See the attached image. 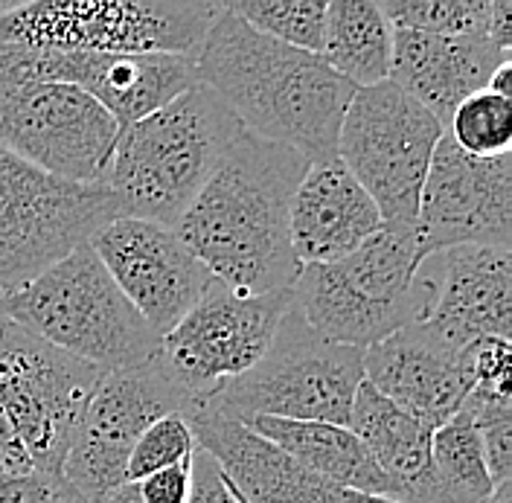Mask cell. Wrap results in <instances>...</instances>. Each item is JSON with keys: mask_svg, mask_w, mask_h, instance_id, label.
<instances>
[{"mask_svg": "<svg viewBox=\"0 0 512 503\" xmlns=\"http://www.w3.org/2000/svg\"><path fill=\"white\" fill-rule=\"evenodd\" d=\"M309 160L242 131L222 166L195 195L175 233L233 291H291L300 265L291 251V198Z\"/></svg>", "mask_w": 512, "mask_h": 503, "instance_id": "6da1fadb", "label": "cell"}, {"mask_svg": "<svg viewBox=\"0 0 512 503\" xmlns=\"http://www.w3.org/2000/svg\"><path fill=\"white\" fill-rule=\"evenodd\" d=\"M195 73L248 134L288 146L309 163L335 158L355 88L320 56L259 35L219 3Z\"/></svg>", "mask_w": 512, "mask_h": 503, "instance_id": "7a4b0ae2", "label": "cell"}, {"mask_svg": "<svg viewBox=\"0 0 512 503\" xmlns=\"http://www.w3.org/2000/svg\"><path fill=\"white\" fill-rule=\"evenodd\" d=\"M242 131L230 108L201 82L155 114L120 128L105 181L120 216L175 230Z\"/></svg>", "mask_w": 512, "mask_h": 503, "instance_id": "3957f363", "label": "cell"}, {"mask_svg": "<svg viewBox=\"0 0 512 503\" xmlns=\"http://www.w3.org/2000/svg\"><path fill=\"white\" fill-rule=\"evenodd\" d=\"M291 294L318 335L364 352L422 323L434 306L437 283L422 271L416 230L382 227L347 259L300 268Z\"/></svg>", "mask_w": 512, "mask_h": 503, "instance_id": "277c9868", "label": "cell"}, {"mask_svg": "<svg viewBox=\"0 0 512 503\" xmlns=\"http://www.w3.org/2000/svg\"><path fill=\"white\" fill-rule=\"evenodd\" d=\"M6 320L35 338L99 367H140L160 338L111 280L91 245H79L27 285L6 291Z\"/></svg>", "mask_w": 512, "mask_h": 503, "instance_id": "5b68a950", "label": "cell"}, {"mask_svg": "<svg viewBox=\"0 0 512 503\" xmlns=\"http://www.w3.org/2000/svg\"><path fill=\"white\" fill-rule=\"evenodd\" d=\"M216 15L219 3L190 0H35L0 15V47L195 59Z\"/></svg>", "mask_w": 512, "mask_h": 503, "instance_id": "8992f818", "label": "cell"}, {"mask_svg": "<svg viewBox=\"0 0 512 503\" xmlns=\"http://www.w3.org/2000/svg\"><path fill=\"white\" fill-rule=\"evenodd\" d=\"M361 381L364 352L326 341L291 306L268 352L204 405L242 425L256 416L347 425Z\"/></svg>", "mask_w": 512, "mask_h": 503, "instance_id": "52a82bcc", "label": "cell"}, {"mask_svg": "<svg viewBox=\"0 0 512 503\" xmlns=\"http://www.w3.org/2000/svg\"><path fill=\"white\" fill-rule=\"evenodd\" d=\"M446 128L390 79L352 96L335 158L376 201L387 230H416L419 195Z\"/></svg>", "mask_w": 512, "mask_h": 503, "instance_id": "ba28073f", "label": "cell"}, {"mask_svg": "<svg viewBox=\"0 0 512 503\" xmlns=\"http://www.w3.org/2000/svg\"><path fill=\"white\" fill-rule=\"evenodd\" d=\"M120 123L64 82L0 76V149L32 169L82 187H105Z\"/></svg>", "mask_w": 512, "mask_h": 503, "instance_id": "9c48e42d", "label": "cell"}, {"mask_svg": "<svg viewBox=\"0 0 512 503\" xmlns=\"http://www.w3.org/2000/svg\"><path fill=\"white\" fill-rule=\"evenodd\" d=\"M120 219L108 187H82L0 149V288L15 291Z\"/></svg>", "mask_w": 512, "mask_h": 503, "instance_id": "30bf717a", "label": "cell"}, {"mask_svg": "<svg viewBox=\"0 0 512 503\" xmlns=\"http://www.w3.org/2000/svg\"><path fill=\"white\" fill-rule=\"evenodd\" d=\"M102 370L24 332L0 329V410L35 472H62Z\"/></svg>", "mask_w": 512, "mask_h": 503, "instance_id": "8fae6325", "label": "cell"}, {"mask_svg": "<svg viewBox=\"0 0 512 503\" xmlns=\"http://www.w3.org/2000/svg\"><path fill=\"white\" fill-rule=\"evenodd\" d=\"M198 399L175 378L163 355L140 367L105 373L64 457L62 474L94 503L126 483L131 448L166 413H190Z\"/></svg>", "mask_w": 512, "mask_h": 503, "instance_id": "7c38bea8", "label": "cell"}, {"mask_svg": "<svg viewBox=\"0 0 512 503\" xmlns=\"http://www.w3.org/2000/svg\"><path fill=\"white\" fill-rule=\"evenodd\" d=\"M291 306V291L242 294L213 280L181 323L160 338V355L175 378L204 402L268 352Z\"/></svg>", "mask_w": 512, "mask_h": 503, "instance_id": "4fadbf2b", "label": "cell"}, {"mask_svg": "<svg viewBox=\"0 0 512 503\" xmlns=\"http://www.w3.org/2000/svg\"><path fill=\"white\" fill-rule=\"evenodd\" d=\"M510 242L512 155L472 158L443 131L416 210L419 259L460 245L510 248Z\"/></svg>", "mask_w": 512, "mask_h": 503, "instance_id": "5bb4252c", "label": "cell"}, {"mask_svg": "<svg viewBox=\"0 0 512 503\" xmlns=\"http://www.w3.org/2000/svg\"><path fill=\"white\" fill-rule=\"evenodd\" d=\"M88 245L158 338L169 335L213 283L184 239L155 221L120 216Z\"/></svg>", "mask_w": 512, "mask_h": 503, "instance_id": "9a60e30c", "label": "cell"}, {"mask_svg": "<svg viewBox=\"0 0 512 503\" xmlns=\"http://www.w3.org/2000/svg\"><path fill=\"white\" fill-rule=\"evenodd\" d=\"M0 76L76 85L96 99L120 128L155 114L198 85L195 59L160 53H27L0 47Z\"/></svg>", "mask_w": 512, "mask_h": 503, "instance_id": "2e32d148", "label": "cell"}, {"mask_svg": "<svg viewBox=\"0 0 512 503\" xmlns=\"http://www.w3.org/2000/svg\"><path fill=\"white\" fill-rule=\"evenodd\" d=\"M364 381L428 431L463 408L475 387L469 346L443 341L425 323H411L364 349Z\"/></svg>", "mask_w": 512, "mask_h": 503, "instance_id": "e0dca14e", "label": "cell"}, {"mask_svg": "<svg viewBox=\"0 0 512 503\" xmlns=\"http://www.w3.org/2000/svg\"><path fill=\"white\" fill-rule=\"evenodd\" d=\"M187 422L195 445L219 463L230 486L248 503H396L352 492L306 472L277 445L204 402L187 413Z\"/></svg>", "mask_w": 512, "mask_h": 503, "instance_id": "ac0fdd59", "label": "cell"}, {"mask_svg": "<svg viewBox=\"0 0 512 503\" xmlns=\"http://www.w3.org/2000/svg\"><path fill=\"white\" fill-rule=\"evenodd\" d=\"M437 297L422 320L448 344H478L512 332V253L510 248L460 245L440 253Z\"/></svg>", "mask_w": 512, "mask_h": 503, "instance_id": "d6986e66", "label": "cell"}, {"mask_svg": "<svg viewBox=\"0 0 512 503\" xmlns=\"http://www.w3.org/2000/svg\"><path fill=\"white\" fill-rule=\"evenodd\" d=\"M291 251L300 268L347 259L382 230V213L338 158L309 163L291 198Z\"/></svg>", "mask_w": 512, "mask_h": 503, "instance_id": "ffe728a7", "label": "cell"}, {"mask_svg": "<svg viewBox=\"0 0 512 503\" xmlns=\"http://www.w3.org/2000/svg\"><path fill=\"white\" fill-rule=\"evenodd\" d=\"M504 62H512V56L489 38L393 30L390 82L414 96L446 128L454 108L466 96L486 91L492 73Z\"/></svg>", "mask_w": 512, "mask_h": 503, "instance_id": "44dd1931", "label": "cell"}, {"mask_svg": "<svg viewBox=\"0 0 512 503\" xmlns=\"http://www.w3.org/2000/svg\"><path fill=\"white\" fill-rule=\"evenodd\" d=\"M347 428L361 440L387 477V501L443 503L431 469V434L422 422L387 402L379 390L361 381Z\"/></svg>", "mask_w": 512, "mask_h": 503, "instance_id": "7402d4cb", "label": "cell"}, {"mask_svg": "<svg viewBox=\"0 0 512 503\" xmlns=\"http://www.w3.org/2000/svg\"><path fill=\"white\" fill-rule=\"evenodd\" d=\"M245 428H251L256 437L277 445L306 472L318 474L335 486L376 495V498H387L390 492L387 477L379 472L370 451L361 445V440L347 425L256 416L251 422H245Z\"/></svg>", "mask_w": 512, "mask_h": 503, "instance_id": "603a6c76", "label": "cell"}, {"mask_svg": "<svg viewBox=\"0 0 512 503\" xmlns=\"http://www.w3.org/2000/svg\"><path fill=\"white\" fill-rule=\"evenodd\" d=\"M355 91L390 79L393 27L373 0H332L326 3L320 53Z\"/></svg>", "mask_w": 512, "mask_h": 503, "instance_id": "cb8c5ba5", "label": "cell"}, {"mask_svg": "<svg viewBox=\"0 0 512 503\" xmlns=\"http://www.w3.org/2000/svg\"><path fill=\"white\" fill-rule=\"evenodd\" d=\"M431 469L443 503H483L495 489L478 428L466 413H454L431 434Z\"/></svg>", "mask_w": 512, "mask_h": 503, "instance_id": "d4e9b609", "label": "cell"}, {"mask_svg": "<svg viewBox=\"0 0 512 503\" xmlns=\"http://www.w3.org/2000/svg\"><path fill=\"white\" fill-rule=\"evenodd\" d=\"M495 0H382L379 9L393 30L448 35V38H489L492 41Z\"/></svg>", "mask_w": 512, "mask_h": 503, "instance_id": "484cf974", "label": "cell"}, {"mask_svg": "<svg viewBox=\"0 0 512 503\" xmlns=\"http://www.w3.org/2000/svg\"><path fill=\"white\" fill-rule=\"evenodd\" d=\"M224 9L265 38L303 53H320L326 21L323 0H227Z\"/></svg>", "mask_w": 512, "mask_h": 503, "instance_id": "4316f807", "label": "cell"}, {"mask_svg": "<svg viewBox=\"0 0 512 503\" xmlns=\"http://www.w3.org/2000/svg\"><path fill=\"white\" fill-rule=\"evenodd\" d=\"M446 134L457 149L472 158H504L512 149V102L510 96L478 91L466 96L451 120Z\"/></svg>", "mask_w": 512, "mask_h": 503, "instance_id": "83f0119b", "label": "cell"}, {"mask_svg": "<svg viewBox=\"0 0 512 503\" xmlns=\"http://www.w3.org/2000/svg\"><path fill=\"white\" fill-rule=\"evenodd\" d=\"M195 454V437L184 413H166L163 419L152 422L137 445L131 448L126 466V483H137L149 474L163 472L169 466L190 463Z\"/></svg>", "mask_w": 512, "mask_h": 503, "instance_id": "f1b7e54d", "label": "cell"}, {"mask_svg": "<svg viewBox=\"0 0 512 503\" xmlns=\"http://www.w3.org/2000/svg\"><path fill=\"white\" fill-rule=\"evenodd\" d=\"M0 503H94L62 472H30L0 483Z\"/></svg>", "mask_w": 512, "mask_h": 503, "instance_id": "f546056e", "label": "cell"}, {"mask_svg": "<svg viewBox=\"0 0 512 503\" xmlns=\"http://www.w3.org/2000/svg\"><path fill=\"white\" fill-rule=\"evenodd\" d=\"M469 355H472L475 390L492 393V396H512V349L507 338H483L469 346Z\"/></svg>", "mask_w": 512, "mask_h": 503, "instance_id": "4dcf8cb0", "label": "cell"}, {"mask_svg": "<svg viewBox=\"0 0 512 503\" xmlns=\"http://www.w3.org/2000/svg\"><path fill=\"white\" fill-rule=\"evenodd\" d=\"M190 503H248L224 477L219 463L195 445L192 454V492Z\"/></svg>", "mask_w": 512, "mask_h": 503, "instance_id": "1f68e13d", "label": "cell"}, {"mask_svg": "<svg viewBox=\"0 0 512 503\" xmlns=\"http://www.w3.org/2000/svg\"><path fill=\"white\" fill-rule=\"evenodd\" d=\"M483 442V457L492 483H507L512 480V416H501L492 422L475 425Z\"/></svg>", "mask_w": 512, "mask_h": 503, "instance_id": "d6a6232c", "label": "cell"}, {"mask_svg": "<svg viewBox=\"0 0 512 503\" xmlns=\"http://www.w3.org/2000/svg\"><path fill=\"white\" fill-rule=\"evenodd\" d=\"M134 486H137V495L143 503H190L192 460L149 474V477L137 480Z\"/></svg>", "mask_w": 512, "mask_h": 503, "instance_id": "836d02e7", "label": "cell"}, {"mask_svg": "<svg viewBox=\"0 0 512 503\" xmlns=\"http://www.w3.org/2000/svg\"><path fill=\"white\" fill-rule=\"evenodd\" d=\"M30 472H35L30 454L24 451V445L18 442L12 425H9V419L0 410V483L12 480V477H24Z\"/></svg>", "mask_w": 512, "mask_h": 503, "instance_id": "e575fe53", "label": "cell"}, {"mask_svg": "<svg viewBox=\"0 0 512 503\" xmlns=\"http://www.w3.org/2000/svg\"><path fill=\"white\" fill-rule=\"evenodd\" d=\"M512 62H504L495 73H492V79H489V85H486V91H492V94L498 96H510L512 94Z\"/></svg>", "mask_w": 512, "mask_h": 503, "instance_id": "d590c367", "label": "cell"}, {"mask_svg": "<svg viewBox=\"0 0 512 503\" xmlns=\"http://www.w3.org/2000/svg\"><path fill=\"white\" fill-rule=\"evenodd\" d=\"M99 503H143L137 495V486L134 483H123L120 489H114L111 495H105Z\"/></svg>", "mask_w": 512, "mask_h": 503, "instance_id": "8d00e7d4", "label": "cell"}, {"mask_svg": "<svg viewBox=\"0 0 512 503\" xmlns=\"http://www.w3.org/2000/svg\"><path fill=\"white\" fill-rule=\"evenodd\" d=\"M483 503H512V480H507V483H498V486L492 489V495H489Z\"/></svg>", "mask_w": 512, "mask_h": 503, "instance_id": "74e56055", "label": "cell"}, {"mask_svg": "<svg viewBox=\"0 0 512 503\" xmlns=\"http://www.w3.org/2000/svg\"><path fill=\"white\" fill-rule=\"evenodd\" d=\"M3 300H6V291L0 288V329H3L6 323H9V320H6V309H3Z\"/></svg>", "mask_w": 512, "mask_h": 503, "instance_id": "f35d334b", "label": "cell"}, {"mask_svg": "<svg viewBox=\"0 0 512 503\" xmlns=\"http://www.w3.org/2000/svg\"><path fill=\"white\" fill-rule=\"evenodd\" d=\"M12 6H15V3H9V0H0V15H3V12H9Z\"/></svg>", "mask_w": 512, "mask_h": 503, "instance_id": "ab89813d", "label": "cell"}]
</instances>
